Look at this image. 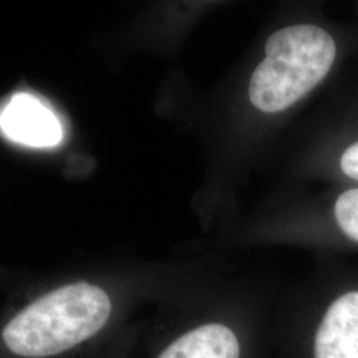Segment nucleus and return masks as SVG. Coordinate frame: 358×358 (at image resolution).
I'll use <instances>...</instances> for the list:
<instances>
[{
    "label": "nucleus",
    "mask_w": 358,
    "mask_h": 358,
    "mask_svg": "<svg viewBox=\"0 0 358 358\" xmlns=\"http://www.w3.org/2000/svg\"><path fill=\"white\" fill-rule=\"evenodd\" d=\"M235 333L220 324H207L177 338L158 358H239Z\"/></svg>",
    "instance_id": "nucleus-5"
},
{
    "label": "nucleus",
    "mask_w": 358,
    "mask_h": 358,
    "mask_svg": "<svg viewBox=\"0 0 358 358\" xmlns=\"http://www.w3.org/2000/svg\"><path fill=\"white\" fill-rule=\"evenodd\" d=\"M336 56V41L321 27L297 24L276 31L250 80V101L266 113L282 112L328 76Z\"/></svg>",
    "instance_id": "nucleus-2"
},
{
    "label": "nucleus",
    "mask_w": 358,
    "mask_h": 358,
    "mask_svg": "<svg viewBox=\"0 0 358 358\" xmlns=\"http://www.w3.org/2000/svg\"><path fill=\"white\" fill-rule=\"evenodd\" d=\"M0 130L11 141L31 148H52L63 140L59 117L31 93H15L0 110Z\"/></svg>",
    "instance_id": "nucleus-3"
},
{
    "label": "nucleus",
    "mask_w": 358,
    "mask_h": 358,
    "mask_svg": "<svg viewBox=\"0 0 358 358\" xmlns=\"http://www.w3.org/2000/svg\"><path fill=\"white\" fill-rule=\"evenodd\" d=\"M334 219L346 238L358 244V187L338 195L334 203Z\"/></svg>",
    "instance_id": "nucleus-6"
},
{
    "label": "nucleus",
    "mask_w": 358,
    "mask_h": 358,
    "mask_svg": "<svg viewBox=\"0 0 358 358\" xmlns=\"http://www.w3.org/2000/svg\"><path fill=\"white\" fill-rule=\"evenodd\" d=\"M315 358H358V289L338 294L315 336Z\"/></svg>",
    "instance_id": "nucleus-4"
},
{
    "label": "nucleus",
    "mask_w": 358,
    "mask_h": 358,
    "mask_svg": "<svg viewBox=\"0 0 358 358\" xmlns=\"http://www.w3.org/2000/svg\"><path fill=\"white\" fill-rule=\"evenodd\" d=\"M340 166L346 177L358 182V141L346 148L340 158Z\"/></svg>",
    "instance_id": "nucleus-7"
},
{
    "label": "nucleus",
    "mask_w": 358,
    "mask_h": 358,
    "mask_svg": "<svg viewBox=\"0 0 358 358\" xmlns=\"http://www.w3.org/2000/svg\"><path fill=\"white\" fill-rule=\"evenodd\" d=\"M112 301L90 282L60 287L23 308L6 324V349L23 358L59 356L100 332L110 317Z\"/></svg>",
    "instance_id": "nucleus-1"
}]
</instances>
